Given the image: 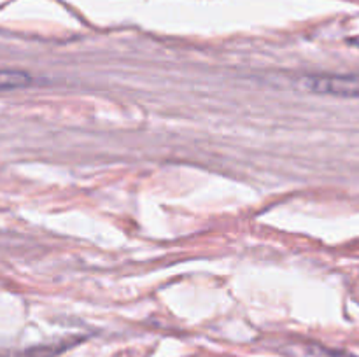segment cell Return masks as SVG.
Returning <instances> with one entry per match:
<instances>
[{
    "label": "cell",
    "instance_id": "1",
    "mask_svg": "<svg viewBox=\"0 0 359 357\" xmlns=\"http://www.w3.org/2000/svg\"><path fill=\"white\" fill-rule=\"evenodd\" d=\"M304 90L316 94L328 97L359 98V72L358 74H321L305 76L300 79Z\"/></svg>",
    "mask_w": 359,
    "mask_h": 357
},
{
    "label": "cell",
    "instance_id": "2",
    "mask_svg": "<svg viewBox=\"0 0 359 357\" xmlns=\"http://www.w3.org/2000/svg\"><path fill=\"white\" fill-rule=\"evenodd\" d=\"M32 77L21 70L0 69V91L20 90V88L30 86Z\"/></svg>",
    "mask_w": 359,
    "mask_h": 357
}]
</instances>
